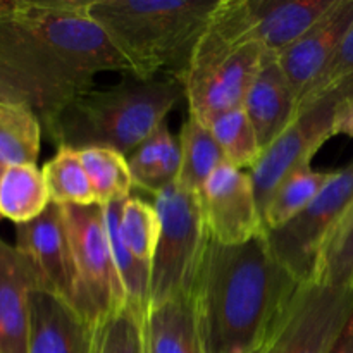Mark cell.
Listing matches in <instances>:
<instances>
[{"instance_id":"6da1fadb","label":"cell","mask_w":353,"mask_h":353,"mask_svg":"<svg viewBox=\"0 0 353 353\" xmlns=\"http://www.w3.org/2000/svg\"><path fill=\"white\" fill-rule=\"evenodd\" d=\"M302 283L265 236L241 245L210 240L192 299L207 353H254L279 336Z\"/></svg>"},{"instance_id":"7a4b0ae2","label":"cell","mask_w":353,"mask_h":353,"mask_svg":"<svg viewBox=\"0 0 353 353\" xmlns=\"http://www.w3.org/2000/svg\"><path fill=\"white\" fill-rule=\"evenodd\" d=\"M183 97L185 86L178 78L131 76L110 88L74 97L43 126L57 148L105 147L130 155L165 123Z\"/></svg>"},{"instance_id":"3957f363","label":"cell","mask_w":353,"mask_h":353,"mask_svg":"<svg viewBox=\"0 0 353 353\" xmlns=\"http://www.w3.org/2000/svg\"><path fill=\"white\" fill-rule=\"evenodd\" d=\"M219 0H92L105 30L138 79L172 76L183 83L190 59Z\"/></svg>"},{"instance_id":"277c9868","label":"cell","mask_w":353,"mask_h":353,"mask_svg":"<svg viewBox=\"0 0 353 353\" xmlns=\"http://www.w3.org/2000/svg\"><path fill=\"white\" fill-rule=\"evenodd\" d=\"M92 0H0V12L26 30L62 68L93 88L99 72L133 76L130 62L90 14Z\"/></svg>"},{"instance_id":"5b68a950","label":"cell","mask_w":353,"mask_h":353,"mask_svg":"<svg viewBox=\"0 0 353 353\" xmlns=\"http://www.w3.org/2000/svg\"><path fill=\"white\" fill-rule=\"evenodd\" d=\"M154 199L161 234L150 264L148 309L192 296L210 241L199 192L172 183Z\"/></svg>"},{"instance_id":"8992f818","label":"cell","mask_w":353,"mask_h":353,"mask_svg":"<svg viewBox=\"0 0 353 353\" xmlns=\"http://www.w3.org/2000/svg\"><path fill=\"white\" fill-rule=\"evenodd\" d=\"M76 272L74 307L88 323L99 324L128 303L126 290L110 250L103 207L62 205Z\"/></svg>"},{"instance_id":"52a82bcc","label":"cell","mask_w":353,"mask_h":353,"mask_svg":"<svg viewBox=\"0 0 353 353\" xmlns=\"http://www.w3.org/2000/svg\"><path fill=\"white\" fill-rule=\"evenodd\" d=\"M353 202V161L333 171L316 199L293 219L265 233L274 257L299 279L310 283L327 240Z\"/></svg>"},{"instance_id":"ba28073f","label":"cell","mask_w":353,"mask_h":353,"mask_svg":"<svg viewBox=\"0 0 353 353\" xmlns=\"http://www.w3.org/2000/svg\"><path fill=\"white\" fill-rule=\"evenodd\" d=\"M338 100L336 93L331 92L303 103L295 121L262 150L248 172L262 216L278 186L295 171L310 168L314 155L334 137L333 121Z\"/></svg>"},{"instance_id":"9c48e42d","label":"cell","mask_w":353,"mask_h":353,"mask_svg":"<svg viewBox=\"0 0 353 353\" xmlns=\"http://www.w3.org/2000/svg\"><path fill=\"white\" fill-rule=\"evenodd\" d=\"M0 68L23 83L40 103L41 124L69 100L92 90L62 68L26 30L0 12Z\"/></svg>"},{"instance_id":"30bf717a","label":"cell","mask_w":353,"mask_h":353,"mask_svg":"<svg viewBox=\"0 0 353 353\" xmlns=\"http://www.w3.org/2000/svg\"><path fill=\"white\" fill-rule=\"evenodd\" d=\"M353 316V288L300 286L278 338V353H330Z\"/></svg>"},{"instance_id":"8fae6325","label":"cell","mask_w":353,"mask_h":353,"mask_svg":"<svg viewBox=\"0 0 353 353\" xmlns=\"http://www.w3.org/2000/svg\"><path fill=\"white\" fill-rule=\"evenodd\" d=\"M200 207L210 240L241 245L265 236L264 221L248 172L223 164L199 190Z\"/></svg>"},{"instance_id":"7c38bea8","label":"cell","mask_w":353,"mask_h":353,"mask_svg":"<svg viewBox=\"0 0 353 353\" xmlns=\"http://www.w3.org/2000/svg\"><path fill=\"white\" fill-rule=\"evenodd\" d=\"M268 55L259 41H250L203 71L186 78L183 85L188 100V114L207 126L214 117L243 107L248 90Z\"/></svg>"},{"instance_id":"4fadbf2b","label":"cell","mask_w":353,"mask_h":353,"mask_svg":"<svg viewBox=\"0 0 353 353\" xmlns=\"http://www.w3.org/2000/svg\"><path fill=\"white\" fill-rule=\"evenodd\" d=\"M14 247L33 265L41 288L74 303L76 272L62 205L50 203L40 217L16 226Z\"/></svg>"},{"instance_id":"5bb4252c","label":"cell","mask_w":353,"mask_h":353,"mask_svg":"<svg viewBox=\"0 0 353 353\" xmlns=\"http://www.w3.org/2000/svg\"><path fill=\"white\" fill-rule=\"evenodd\" d=\"M352 23L353 0H334L295 43L276 57L299 103L327 68Z\"/></svg>"},{"instance_id":"9a60e30c","label":"cell","mask_w":353,"mask_h":353,"mask_svg":"<svg viewBox=\"0 0 353 353\" xmlns=\"http://www.w3.org/2000/svg\"><path fill=\"white\" fill-rule=\"evenodd\" d=\"M34 288L41 285L33 265L0 238V353H28Z\"/></svg>"},{"instance_id":"2e32d148","label":"cell","mask_w":353,"mask_h":353,"mask_svg":"<svg viewBox=\"0 0 353 353\" xmlns=\"http://www.w3.org/2000/svg\"><path fill=\"white\" fill-rule=\"evenodd\" d=\"M31 326L28 353H93L95 324L64 299L45 288L30 296Z\"/></svg>"},{"instance_id":"e0dca14e","label":"cell","mask_w":353,"mask_h":353,"mask_svg":"<svg viewBox=\"0 0 353 353\" xmlns=\"http://www.w3.org/2000/svg\"><path fill=\"white\" fill-rule=\"evenodd\" d=\"M299 109V99L278 59L268 55L243 102V110L255 128L262 150L295 121Z\"/></svg>"},{"instance_id":"ac0fdd59","label":"cell","mask_w":353,"mask_h":353,"mask_svg":"<svg viewBox=\"0 0 353 353\" xmlns=\"http://www.w3.org/2000/svg\"><path fill=\"white\" fill-rule=\"evenodd\" d=\"M334 0H250L255 40L278 57L295 43Z\"/></svg>"},{"instance_id":"d6986e66","label":"cell","mask_w":353,"mask_h":353,"mask_svg":"<svg viewBox=\"0 0 353 353\" xmlns=\"http://www.w3.org/2000/svg\"><path fill=\"white\" fill-rule=\"evenodd\" d=\"M145 343L147 353H207L192 296L148 309Z\"/></svg>"},{"instance_id":"ffe728a7","label":"cell","mask_w":353,"mask_h":353,"mask_svg":"<svg viewBox=\"0 0 353 353\" xmlns=\"http://www.w3.org/2000/svg\"><path fill=\"white\" fill-rule=\"evenodd\" d=\"M133 186L157 195L176 183L181 168V148L168 124H162L128 157Z\"/></svg>"},{"instance_id":"44dd1931","label":"cell","mask_w":353,"mask_h":353,"mask_svg":"<svg viewBox=\"0 0 353 353\" xmlns=\"http://www.w3.org/2000/svg\"><path fill=\"white\" fill-rule=\"evenodd\" d=\"M43 172L37 164L12 165L0 174V219H9L16 226L40 217L50 205Z\"/></svg>"},{"instance_id":"7402d4cb","label":"cell","mask_w":353,"mask_h":353,"mask_svg":"<svg viewBox=\"0 0 353 353\" xmlns=\"http://www.w3.org/2000/svg\"><path fill=\"white\" fill-rule=\"evenodd\" d=\"M41 119L28 103L0 102V168L37 164Z\"/></svg>"},{"instance_id":"603a6c76","label":"cell","mask_w":353,"mask_h":353,"mask_svg":"<svg viewBox=\"0 0 353 353\" xmlns=\"http://www.w3.org/2000/svg\"><path fill=\"white\" fill-rule=\"evenodd\" d=\"M181 168L176 183L190 192H199L219 165L228 164L209 126L188 114L179 131Z\"/></svg>"},{"instance_id":"cb8c5ba5","label":"cell","mask_w":353,"mask_h":353,"mask_svg":"<svg viewBox=\"0 0 353 353\" xmlns=\"http://www.w3.org/2000/svg\"><path fill=\"white\" fill-rule=\"evenodd\" d=\"M79 155L99 205L130 199L133 179L126 155L105 147L81 148Z\"/></svg>"},{"instance_id":"d4e9b609","label":"cell","mask_w":353,"mask_h":353,"mask_svg":"<svg viewBox=\"0 0 353 353\" xmlns=\"http://www.w3.org/2000/svg\"><path fill=\"white\" fill-rule=\"evenodd\" d=\"M43 178L50 202L57 205H93L97 203L92 183L83 168L79 150L59 147L57 154L45 162Z\"/></svg>"},{"instance_id":"484cf974","label":"cell","mask_w":353,"mask_h":353,"mask_svg":"<svg viewBox=\"0 0 353 353\" xmlns=\"http://www.w3.org/2000/svg\"><path fill=\"white\" fill-rule=\"evenodd\" d=\"M123 202H114L103 207V217H105L107 234H109L110 250H112L114 262H116L117 272L126 290L128 303L137 307L141 312L148 314V303H150V268L141 264L124 243L121 236L119 221L123 212Z\"/></svg>"},{"instance_id":"4316f807","label":"cell","mask_w":353,"mask_h":353,"mask_svg":"<svg viewBox=\"0 0 353 353\" xmlns=\"http://www.w3.org/2000/svg\"><path fill=\"white\" fill-rule=\"evenodd\" d=\"M333 176V171H314L312 168L300 169L290 174L272 195L271 202L264 210V228L265 233L278 230L283 224L302 212L310 202L317 196V193L324 188Z\"/></svg>"},{"instance_id":"83f0119b","label":"cell","mask_w":353,"mask_h":353,"mask_svg":"<svg viewBox=\"0 0 353 353\" xmlns=\"http://www.w3.org/2000/svg\"><path fill=\"white\" fill-rule=\"evenodd\" d=\"M207 126L219 143L228 164L241 171L254 168L261 157L262 147L243 107L214 117Z\"/></svg>"},{"instance_id":"f1b7e54d","label":"cell","mask_w":353,"mask_h":353,"mask_svg":"<svg viewBox=\"0 0 353 353\" xmlns=\"http://www.w3.org/2000/svg\"><path fill=\"white\" fill-rule=\"evenodd\" d=\"M145 321L147 314L126 303L97 324L93 353H147Z\"/></svg>"},{"instance_id":"f546056e","label":"cell","mask_w":353,"mask_h":353,"mask_svg":"<svg viewBox=\"0 0 353 353\" xmlns=\"http://www.w3.org/2000/svg\"><path fill=\"white\" fill-rule=\"evenodd\" d=\"M121 236L128 250L150 268L161 234V219L154 205L138 196L124 200L119 221Z\"/></svg>"},{"instance_id":"4dcf8cb0","label":"cell","mask_w":353,"mask_h":353,"mask_svg":"<svg viewBox=\"0 0 353 353\" xmlns=\"http://www.w3.org/2000/svg\"><path fill=\"white\" fill-rule=\"evenodd\" d=\"M331 92L336 93L338 99L353 95V23L345 33L327 68L302 99L300 107Z\"/></svg>"},{"instance_id":"1f68e13d","label":"cell","mask_w":353,"mask_h":353,"mask_svg":"<svg viewBox=\"0 0 353 353\" xmlns=\"http://www.w3.org/2000/svg\"><path fill=\"white\" fill-rule=\"evenodd\" d=\"M312 281L336 288H353V224L321 255Z\"/></svg>"},{"instance_id":"d6a6232c","label":"cell","mask_w":353,"mask_h":353,"mask_svg":"<svg viewBox=\"0 0 353 353\" xmlns=\"http://www.w3.org/2000/svg\"><path fill=\"white\" fill-rule=\"evenodd\" d=\"M0 102L28 103V105L33 107L38 112V116H40V103H38L37 97H34L23 83H19L16 78H12L9 72L3 71L2 68H0Z\"/></svg>"},{"instance_id":"836d02e7","label":"cell","mask_w":353,"mask_h":353,"mask_svg":"<svg viewBox=\"0 0 353 353\" xmlns=\"http://www.w3.org/2000/svg\"><path fill=\"white\" fill-rule=\"evenodd\" d=\"M333 133L336 134H347L353 138V95L341 97L336 103V110H334V121H333Z\"/></svg>"},{"instance_id":"e575fe53","label":"cell","mask_w":353,"mask_h":353,"mask_svg":"<svg viewBox=\"0 0 353 353\" xmlns=\"http://www.w3.org/2000/svg\"><path fill=\"white\" fill-rule=\"evenodd\" d=\"M330 353H353V316L347 323L345 330L341 331L338 340L334 341L333 348H331Z\"/></svg>"},{"instance_id":"d590c367","label":"cell","mask_w":353,"mask_h":353,"mask_svg":"<svg viewBox=\"0 0 353 353\" xmlns=\"http://www.w3.org/2000/svg\"><path fill=\"white\" fill-rule=\"evenodd\" d=\"M352 224H353V202H352V205L348 207V210H347V212H345V216L341 217L340 224H338V226H336V230L333 231V234H331V236H330V240H327L326 247H324V252H326L327 248L331 247V245H333V243H336V241L340 240V238L343 236V234L347 233L348 230H350V228H352ZM324 252H323V254H324Z\"/></svg>"},{"instance_id":"8d00e7d4","label":"cell","mask_w":353,"mask_h":353,"mask_svg":"<svg viewBox=\"0 0 353 353\" xmlns=\"http://www.w3.org/2000/svg\"><path fill=\"white\" fill-rule=\"evenodd\" d=\"M279 334H281V333H279ZM278 338H276V340H272L271 343L265 345V347H262L261 350H257L254 353H278Z\"/></svg>"},{"instance_id":"74e56055","label":"cell","mask_w":353,"mask_h":353,"mask_svg":"<svg viewBox=\"0 0 353 353\" xmlns=\"http://www.w3.org/2000/svg\"><path fill=\"white\" fill-rule=\"evenodd\" d=\"M0 174H2V168H0Z\"/></svg>"}]
</instances>
